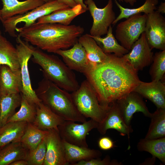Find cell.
Masks as SVG:
<instances>
[{
	"instance_id": "obj_20",
	"label": "cell",
	"mask_w": 165,
	"mask_h": 165,
	"mask_svg": "<svg viewBox=\"0 0 165 165\" xmlns=\"http://www.w3.org/2000/svg\"><path fill=\"white\" fill-rule=\"evenodd\" d=\"M3 7L1 9L2 23L5 20L16 15L25 13L45 2L41 0H2Z\"/></svg>"
},
{
	"instance_id": "obj_37",
	"label": "cell",
	"mask_w": 165,
	"mask_h": 165,
	"mask_svg": "<svg viewBox=\"0 0 165 165\" xmlns=\"http://www.w3.org/2000/svg\"><path fill=\"white\" fill-rule=\"evenodd\" d=\"M99 148L102 150H108L114 146V143L109 138L104 137L100 138L98 141Z\"/></svg>"
},
{
	"instance_id": "obj_7",
	"label": "cell",
	"mask_w": 165,
	"mask_h": 165,
	"mask_svg": "<svg viewBox=\"0 0 165 165\" xmlns=\"http://www.w3.org/2000/svg\"><path fill=\"white\" fill-rule=\"evenodd\" d=\"M140 13L132 15L119 23L115 31V37L121 45L128 50L145 31L147 15Z\"/></svg>"
},
{
	"instance_id": "obj_8",
	"label": "cell",
	"mask_w": 165,
	"mask_h": 165,
	"mask_svg": "<svg viewBox=\"0 0 165 165\" xmlns=\"http://www.w3.org/2000/svg\"><path fill=\"white\" fill-rule=\"evenodd\" d=\"M16 45L22 82L21 93L30 102L37 104L41 101L32 88L28 67V61L32 56L34 47L23 41L18 35Z\"/></svg>"
},
{
	"instance_id": "obj_29",
	"label": "cell",
	"mask_w": 165,
	"mask_h": 165,
	"mask_svg": "<svg viewBox=\"0 0 165 165\" xmlns=\"http://www.w3.org/2000/svg\"><path fill=\"white\" fill-rule=\"evenodd\" d=\"M151 122L145 138L156 139L165 137V108H157L150 117Z\"/></svg>"
},
{
	"instance_id": "obj_46",
	"label": "cell",
	"mask_w": 165,
	"mask_h": 165,
	"mask_svg": "<svg viewBox=\"0 0 165 165\" xmlns=\"http://www.w3.org/2000/svg\"><path fill=\"white\" fill-rule=\"evenodd\" d=\"M119 1L120 2H121V1H122V2H123V0H119Z\"/></svg>"
},
{
	"instance_id": "obj_25",
	"label": "cell",
	"mask_w": 165,
	"mask_h": 165,
	"mask_svg": "<svg viewBox=\"0 0 165 165\" xmlns=\"http://www.w3.org/2000/svg\"><path fill=\"white\" fill-rule=\"evenodd\" d=\"M28 151L20 141L9 143L0 149V165H9L15 161L25 160Z\"/></svg>"
},
{
	"instance_id": "obj_2",
	"label": "cell",
	"mask_w": 165,
	"mask_h": 165,
	"mask_svg": "<svg viewBox=\"0 0 165 165\" xmlns=\"http://www.w3.org/2000/svg\"><path fill=\"white\" fill-rule=\"evenodd\" d=\"M15 30L26 42L54 53L72 46L84 31L80 26L52 23H35L27 27H16Z\"/></svg>"
},
{
	"instance_id": "obj_19",
	"label": "cell",
	"mask_w": 165,
	"mask_h": 165,
	"mask_svg": "<svg viewBox=\"0 0 165 165\" xmlns=\"http://www.w3.org/2000/svg\"><path fill=\"white\" fill-rule=\"evenodd\" d=\"M21 88L20 69H13L6 65H2L0 72L1 95L20 93Z\"/></svg>"
},
{
	"instance_id": "obj_30",
	"label": "cell",
	"mask_w": 165,
	"mask_h": 165,
	"mask_svg": "<svg viewBox=\"0 0 165 165\" xmlns=\"http://www.w3.org/2000/svg\"><path fill=\"white\" fill-rule=\"evenodd\" d=\"M137 148L140 151L150 153L165 163V137L153 139L145 138L140 140Z\"/></svg>"
},
{
	"instance_id": "obj_44",
	"label": "cell",
	"mask_w": 165,
	"mask_h": 165,
	"mask_svg": "<svg viewBox=\"0 0 165 165\" xmlns=\"http://www.w3.org/2000/svg\"><path fill=\"white\" fill-rule=\"evenodd\" d=\"M1 9H0V20H1V22H2V19H1Z\"/></svg>"
},
{
	"instance_id": "obj_5",
	"label": "cell",
	"mask_w": 165,
	"mask_h": 165,
	"mask_svg": "<svg viewBox=\"0 0 165 165\" xmlns=\"http://www.w3.org/2000/svg\"><path fill=\"white\" fill-rule=\"evenodd\" d=\"M71 94L73 103L81 115L98 123L103 120L108 107L100 104L94 88L87 79Z\"/></svg>"
},
{
	"instance_id": "obj_12",
	"label": "cell",
	"mask_w": 165,
	"mask_h": 165,
	"mask_svg": "<svg viewBox=\"0 0 165 165\" xmlns=\"http://www.w3.org/2000/svg\"><path fill=\"white\" fill-rule=\"evenodd\" d=\"M152 50L144 32L133 44L131 50L123 57L138 72L152 63L154 55Z\"/></svg>"
},
{
	"instance_id": "obj_34",
	"label": "cell",
	"mask_w": 165,
	"mask_h": 165,
	"mask_svg": "<svg viewBox=\"0 0 165 165\" xmlns=\"http://www.w3.org/2000/svg\"><path fill=\"white\" fill-rule=\"evenodd\" d=\"M152 64L149 73L152 81L162 82L165 73V50L156 53Z\"/></svg>"
},
{
	"instance_id": "obj_14",
	"label": "cell",
	"mask_w": 165,
	"mask_h": 165,
	"mask_svg": "<svg viewBox=\"0 0 165 165\" xmlns=\"http://www.w3.org/2000/svg\"><path fill=\"white\" fill-rule=\"evenodd\" d=\"M46 146L43 165H67L64 145L59 131L55 129L48 130L44 138Z\"/></svg>"
},
{
	"instance_id": "obj_21",
	"label": "cell",
	"mask_w": 165,
	"mask_h": 165,
	"mask_svg": "<svg viewBox=\"0 0 165 165\" xmlns=\"http://www.w3.org/2000/svg\"><path fill=\"white\" fill-rule=\"evenodd\" d=\"M86 11L81 5H77L73 8L56 10L39 18L36 23H58L68 25L75 17Z\"/></svg>"
},
{
	"instance_id": "obj_48",
	"label": "cell",
	"mask_w": 165,
	"mask_h": 165,
	"mask_svg": "<svg viewBox=\"0 0 165 165\" xmlns=\"http://www.w3.org/2000/svg\"><path fill=\"white\" fill-rule=\"evenodd\" d=\"M1 148H0V149Z\"/></svg>"
},
{
	"instance_id": "obj_33",
	"label": "cell",
	"mask_w": 165,
	"mask_h": 165,
	"mask_svg": "<svg viewBox=\"0 0 165 165\" xmlns=\"http://www.w3.org/2000/svg\"><path fill=\"white\" fill-rule=\"evenodd\" d=\"M48 133L39 129L32 123H28L26 130L20 142L28 150L37 147Z\"/></svg>"
},
{
	"instance_id": "obj_28",
	"label": "cell",
	"mask_w": 165,
	"mask_h": 165,
	"mask_svg": "<svg viewBox=\"0 0 165 165\" xmlns=\"http://www.w3.org/2000/svg\"><path fill=\"white\" fill-rule=\"evenodd\" d=\"M0 64L13 69L20 68L17 49L5 37L0 36Z\"/></svg>"
},
{
	"instance_id": "obj_3",
	"label": "cell",
	"mask_w": 165,
	"mask_h": 165,
	"mask_svg": "<svg viewBox=\"0 0 165 165\" xmlns=\"http://www.w3.org/2000/svg\"><path fill=\"white\" fill-rule=\"evenodd\" d=\"M35 91L44 105L65 120L82 123L86 121L76 108L71 94L46 78L38 83Z\"/></svg>"
},
{
	"instance_id": "obj_47",
	"label": "cell",
	"mask_w": 165,
	"mask_h": 165,
	"mask_svg": "<svg viewBox=\"0 0 165 165\" xmlns=\"http://www.w3.org/2000/svg\"><path fill=\"white\" fill-rule=\"evenodd\" d=\"M2 35V33L1 31H0V36Z\"/></svg>"
},
{
	"instance_id": "obj_24",
	"label": "cell",
	"mask_w": 165,
	"mask_h": 165,
	"mask_svg": "<svg viewBox=\"0 0 165 165\" xmlns=\"http://www.w3.org/2000/svg\"><path fill=\"white\" fill-rule=\"evenodd\" d=\"M78 41L85 50L90 67L100 64L106 59L107 54L104 53L90 35H81Z\"/></svg>"
},
{
	"instance_id": "obj_39",
	"label": "cell",
	"mask_w": 165,
	"mask_h": 165,
	"mask_svg": "<svg viewBox=\"0 0 165 165\" xmlns=\"http://www.w3.org/2000/svg\"><path fill=\"white\" fill-rule=\"evenodd\" d=\"M9 165H29V164L25 160H21L14 162Z\"/></svg>"
},
{
	"instance_id": "obj_26",
	"label": "cell",
	"mask_w": 165,
	"mask_h": 165,
	"mask_svg": "<svg viewBox=\"0 0 165 165\" xmlns=\"http://www.w3.org/2000/svg\"><path fill=\"white\" fill-rule=\"evenodd\" d=\"M20 93L0 96V127L6 124L8 120L20 106Z\"/></svg>"
},
{
	"instance_id": "obj_13",
	"label": "cell",
	"mask_w": 165,
	"mask_h": 165,
	"mask_svg": "<svg viewBox=\"0 0 165 165\" xmlns=\"http://www.w3.org/2000/svg\"><path fill=\"white\" fill-rule=\"evenodd\" d=\"M116 101L124 120L128 125H130L133 114L136 112H141L148 117L151 116L152 113L149 111L143 97L134 91L127 94Z\"/></svg>"
},
{
	"instance_id": "obj_4",
	"label": "cell",
	"mask_w": 165,
	"mask_h": 165,
	"mask_svg": "<svg viewBox=\"0 0 165 165\" xmlns=\"http://www.w3.org/2000/svg\"><path fill=\"white\" fill-rule=\"evenodd\" d=\"M32 61L42 69L44 78L68 92H73L79 85L75 73L57 56L34 47Z\"/></svg>"
},
{
	"instance_id": "obj_32",
	"label": "cell",
	"mask_w": 165,
	"mask_h": 165,
	"mask_svg": "<svg viewBox=\"0 0 165 165\" xmlns=\"http://www.w3.org/2000/svg\"><path fill=\"white\" fill-rule=\"evenodd\" d=\"M115 2L119 8L120 13L112 23L115 25L120 20L123 18L127 19L130 16L136 14L144 13L148 15L153 13L157 9L156 5L158 3V0H145L144 4L139 7L134 9L125 8L122 6L117 1Z\"/></svg>"
},
{
	"instance_id": "obj_22",
	"label": "cell",
	"mask_w": 165,
	"mask_h": 165,
	"mask_svg": "<svg viewBox=\"0 0 165 165\" xmlns=\"http://www.w3.org/2000/svg\"><path fill=\"white\" fill-rule=\"evenodd\" d=\"M63 141L66 159L69 164L73 165L82 160L99 158L102 155L98 150L72 145L63 140Z\"/></svg>"
},
{
	"instance_id": "obj_16",
	"label": "cell",
	"mask_w": 165,
	"mask_h": 165,
	"mask_svg": "<svg viewBox=\"0 0 165 165\" xmlns=\"http://www.w3.org/2000/svg\"><path fill=\"white\" fill-rule=\"evenodd\" d=\"M71 70L84 73L90 67L85 50L77 41L70 49L59 50L56 52Z\"/></svg>"
},
{
	"instance_id": "obj_17",
	"label": "cell",
	"mask_w": 165,
	"mask_h": 165,
	"mask_svg": "<svg viewBox=\"0 0 165 165\" xmlns=\"http://www.w3.org/2000/svg\"><path fill=\"white\" fill-rule=\"evenodd\" d=\"M134 91L150 100L157 108H165L164 82L160 80H152L148 82L141 81Z\"/></svg>"
},
{
	"instance_id": "obj_38",
	"label": "cell",
	"mask_w": 165,
	"mask_h": 165,
	"mask_svg": "<svg viewBox=\"0 0 165 165\" xmlns=\"http://www.w3.org/2000/svg\"><path fill=\"white\" fill-rule=\"evenodd\" d=\"M59 2L64 4L70 8H73L77 5L73 0H57Z\"/></svg>"
},
{
	"instance_id": "obj_43",
	"label": "cell",
	"mask_w": 165,
	"mask_h": 165,
	"mask_svg": "<svg viewBox=\"0 0 165 165\" xmlns=\"http://www.w3.org/2000/svg\"><path fill=\"white\" fill-rule=\"evenodd\" d=\"M43 1L45 3L48 2H51L55 1L57 0H41Z\"/></svg>"
},
{
	"instance_id": "obj_15",
	"label": "cell",
	"mask_w": 165,
	"mask_h": 165,
	"mask_svg": "<svg viewBox=\"0 0 165 165\" xmlns=\"http://www.w3.org/2000/svg\"><path fill=\"white\" fill-rule=\"evenodd\" d=\"M97 128L102 135L105 134L109 129H114L122 135L127 136L128 139L133 131L131 126L125 123L116 101L109 105L104 119L101 123H98Z\"/></svg>"
},
{
	"instance_id": "obj_1",
	"label": "cell",
	"mask_w": 165,
	"mask_h": 165,
	"mask_svg": "<svg viewBox=\"0 0 165 165\" xmlns=\"http://www.w3.org/2000/svg\"><path fill=\"white\" fill-rule=\"evenodd\" d=\"M107 54L104 62L89 67L83 73L100 104L106 108L134 91L141 81L138 72L125 58L114 54Z\"/></svg>"
},
{
	"instance_id": "obj_31",
	"label": "cell",
	"mask_w": 165,
	"mask_h": 165,
	"mask_svg": "<svg viewBox=\"0 0 165 165\" xmlns=\"http://www.w3.org/2000/svg\"><path fill=\"white\" fill-rule=\"evenodd\" d=\"M20 94L21 100L20 109L9 119L7 123L23 121L32 123L36 114V104L30 102L21 92Z\"/></svg>"
},
{
	"instance_id": "obj_41",
	"label": "cell",
	"mask_w": 165,
	"mask_h": 165,
	"mask_svg": "<svg viewBox=\"0 0 165 165\" xmlns=\"http://www.w3.org/2000/svg\"><path fill=\"white\" fill-rule=\"evenodd\" d=\"M77 5H81L83 9L86 11L88 10L87 6L83 2V0H73Z\"/></svg>"
},
{
	"instance_id": "obj_6",
	"label": "cell",
	"mask_w": 165,
	"mask_h": 165,
	"mask_svg": "<svg viewBox=\"0 0 165 165\" xmlns=\"http://www.w3.org/2000/svg\"><path fill=\"white\" fill-rule=\"evenodd\" d=\"M69 8L70 7L57 0L45 3L25 13L8 18L2 23L6 32L11 36L17 37L18 35L15 30L18 24L24 22L25 24L23 27H27L35 23L37 20L43 16L57 10Z\"/></svg>"
},
{
	"instance_id": "obj_40",
	"label": "cell",
	"mask_w": 165,
	"mask_h": 165,
	"mask_svg": "<svg viewBox=\"0 0 165 165\" xmlns=\"http://www.w3.org/2000/svg\"><path fill=\"white\" fill-rule=\"evenodd\" d=\"M156 11L160 13H165V3L162 2L159 6L157 8Z\"/></svg>"
},
{
	"instance_id": "obj_11",
	"label": "cell",
	"mask_w": 165,
	"mask_h": 165,
	"mask_svg": "<svg viewBox=\"0 0 165 165\" xmlns=\"http://www.w3.org/2000/svg\"><path fill=\"white\" fill-rule=\"evenodd\" d=\"M144 32L152 49L165 50V19L156 11L147 15Z\"/></svg>"
},
{
	"instance_id": "obj_18",
	"label": "cell",
	"mask_w": 165,
	"mask_h": 165,
	"mask_svg": "<svg viewBox=\"0 0 165 165\" xmlns=\"http://www.w3.org/2000/svg\"><path fill=\"white\" fill-rule=\"evenodd\" d=\"M36 114L32 124L39 129L48 131L55 129L65 120L52 111L42 101L36 104Z\"/></svg>"
},
{
	"instance_id": "obj_27",
	"label": "cell",
	"mask_w": 165,
	"mask_h": 165,
	"mask_svg": "<svg viewBox=\"0 0 165 165\" xmlns=\"http://www.w3.org/2000/svg\"><path fill=\"white\" fill-rule=\"evenodd\" d=\"M106 34L104 38L90 36L106 54L113 53L117 56L122 57L129 52V50L118 43L113 34L111 25L109 27Z\"/></svg>"
},
{
	"instance_id": "obj_42",
	"label": "cell",
	"mask_w": 165,
	"mask_h": 165,
	"mask_svg": "<svg viewBox=\"0 0 165 165\" xmlns=\"http://www.w3.org/2000/svg\"><path fill=\"white\" fill-rule=\"evenodd\" d=\"M137 0H123L126 3H129L131 6H133L135 2H137Z\"/></svg>"
},
{
	"instance_id": "obj_45",
	"label": "cell",
	"mask_w": 165,
	"mask_h": 165,
	"mask_svg": "<svg viewBox=\"0 0 165 165\" xmlns=\"http://www.w3.org/2000/svg\"><path fill=\"white\" fill-rule=\"evenodd\" d=\"M1 65L0 64V71H1ZM0 95H1V92H0Z\"/></svg>"
},
{
	"instance_id": "obj_35",
	"label": "cell",
	"mask_w": 165,
	"mask_h": 165,
	"mask_svg": "<svg viewBox=\"0 0 165 165\" xmlns=\"http://www.w3.org/2000/svg\"><path fill=\"white\" fill-rule=\"evenodd\" d=\"M46 151V146L44 138L36 148L28 150L25 160L29 165H43Z\"/></svg>"
},
{
	"instance_id": "obj_9",
	"label": "cell",
	"mask_w": 165,
	"mask_h": 165,
	"mask_svg": "<svg viewBox=\"0 0 165 165\" xmlns=\"http://www.w3.org/2000/svg\"><path fill=\"white\" fill-rule=\"evenodd\" d=\"M98 124L92 119L80 124L73 121L65 120L58 128L63 140L72 145L88 147L86 136L90 131L97 128Z\"/></svg>"
},
{
	"instance_id": "obj_36",
	"label": "cell",
	"mask_w": 165,
	"mask_h": 165,
	"mask_svg": "<svg viewBox=\"0 0 165 165\" xmlns=\"http://www.w3.org/2000/svg\"><path fill=\"white\" fill-rule=\"evenodd\" d=\"M115 160H111L110 156L107 155L102 160L99 158H93L88 160H82L73 165H119L121 164Z\"/></svg>"
},
{
	"instance_id": "obj_23",
	"label": "cell",
	"mask_w": 165,
	"mask_h": 165,
	"mask_svg": "<svg viewBox=\"0 0 165 165\" xmlns=\"http://www.w3.org/2000/svg\"><path fill=\"white\" fill-rule=\"evenodd\" d=\"M27 124L25 122H9L0 127V148L11 143L20 141Z\"/></svg>"
},
{
	"instance_id": "obj_10",
	"label": "cell",
	"mask_w": 165,
	"mask_h": 165,
	"mask_svg": "<svg viewBox=\"0 0 165 165\" xmlns=\"http://www.w3.org/2000/svg\"><path fill=\"white\" fill-rule=\"evenodd\" d=\"M84 3L93 20L90 35L101 37L106 34L109 27L116 18V14L113 9L112 0H109L107 5L103 8H98L93 0H86Z\"/></svg>"
}]
</instances>
